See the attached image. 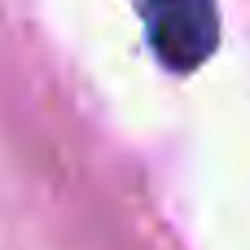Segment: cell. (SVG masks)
<instances>
[{
	"mask_svg": "<svg viewBox=\"0 0 250 250\" xmlns=\"http://www.w3.org/2000/svg\"><path fill=\"white\" fill-rule=\"evenodd\" d=\"M149 48L167 70H198L220 44L215 0H141Z\"/></svg>",
	"mask_w": 250,
	"mask_h": 250,
	"instance_id": "1",
	"label": "cell"
}]
</instances>
